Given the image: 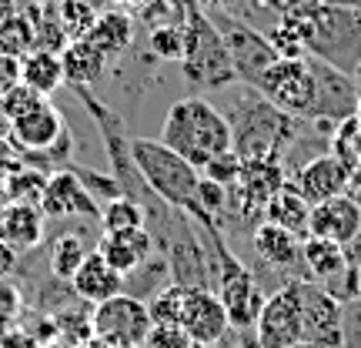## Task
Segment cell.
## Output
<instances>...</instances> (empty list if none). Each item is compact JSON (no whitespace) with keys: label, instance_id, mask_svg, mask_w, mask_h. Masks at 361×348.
<instances>
[{"label":"cell","instance_id":"obj_41","mask_svg":"<svg viewBox=\"0 0 361 348\" xmlns=\"http://www.w3.org/2000/svg\"><path fill=\"white\" fill-rule=\"evenodd\" d=\"M13 268H17V251L7 241H0V278H7Z\"/></svg>","mask_w":361,"mask_h":348},{"label":"cell","instance_id":"obj_36","mask_svg":"<svg viewBox=\"0 0 361 348\" xmlns=\"http://www.w3.org/2000/svg\"><path fill=\"white\" fill-rule=\"evenodd\" d=\"M144 348H194V342L180 328V322H164V325H151V335H147Z\"/></svg>","mask_w":361,"mask_h":348},{"label":"cell","instance_id":"obj_13","mask_svg":"<svg viewBox=\"0 0 361 348\" xmlns=\"http://www.w3.org/2000/svg\"><path fill=\"white\" fill-rule=\"evenodd\" d=\"M180 328L188 332V338L194 345L214 348L224 342V335L231 332V322H228V311H224L214 288H191V292H184Z\"/></svg>","mask_w":361,"mask_h":348},{"label":"cell","instance_id":"obj_31","mask_svg":"<svg viewBox=\"0 0 361 348\" xmlns=\"http://www.w3.org/2000/svg\"><path fill=\"white\" fill-rule=\"evenodd\" d=\"M268 40H271V47H274V54H278V57H308L305 37H301L298 24L288 17V13H284L281 20L268 30Z\"/></svg>","mask_w":361,"mask_h":348},{"label":"cell","instance_id":"obj_20","mask_svg":"<svg viewBox=\"0 0 361 348\" xmlns=\"http://www.w3.org/2000/svg\"><path fill=\"white\" fill-rule=\"evenodd\" d=\"M44 221L40 205L11 201L0 211V241H7L13 251H30L44 241Z\"/></svg>","mask_w":361,"mask_h":348},{"label":"cell","instance_id":"obj_35","mask_svg":"<svg viewBox=\"0 0 361 348\" xmlns=\"http://www.w3.org/2000/svg\"><path fill=\"white\" fill-rule=\"evenodd\" d=\"M241 168H245V161L234 155V151H224V155H218L211 164H207L201 174L211 181H218V184H224V188H234L238 184V178H241Z\"/></svg>","mask_w":361,"mask_h":348},{"label":"cell","instance_id":"obj_16","mask_svg":"<svg viewBox=\"0 0 361 348\" xmlns=\"http://www.w3.org/2000/svg\"><path fill=\"white\" fill-rule=\"evenodd\" d=\"M291 184H295L301 198L308 201L311 208L328 201V198H338V194H348L351 188V168L335 155H318L305 161L301 168L291 174Z\"/></svg>","mask_w":361,"mask_h":348},{"label":"cell","instance_id":"obj_39","mask_svg":"<svg viewBox=\"0 0 361 348\" xmlns=\"http://www.w3.org/2000/svg\"><path fill=\"white\" fill-rule=\"evenodd\" d=\"M20 74H24V61H20V57H11V54H0V97H7V94L24 80Z\"/></svg>","mask_w":361,"mask_h":348},{"label":"cell","instance_id":"obj_7","mask_svg":"<svg viewBox=\"0 0 361 348\" xmlns=\"http://www.w3.org/2000/svg\"><path fill=\"white\" fill-rule=\"evenodd\" d=\"M207 17L214 20L221 40H224V47H228V54H231V64H234V74H238V84L255 88L261 74H264V71L278 61V54H274V47H271L268 34L255 30L251 24L238 20V17H231V13H207Z\"/></svg>","mask_w":361,"mask_h":348},{"label":"cell","instance_id":"obj_25","mask_svg":"<svg viewBox=\"0 0 361 348\" xmlns=\"http://www.w3.org/2000/svg\"><path fill=\"white\" fill-rule=\"evenodd\" d=\"M24 84L27 88H34L37 94H44V97H51L54 90L64 88V64H61V54L54 51H44V47H37V51H30L24 57Z\"/></svg>","mask_w":361,"mask_h":348},{"label":"cell","instance_id":"obj_11","mask_svg":"<svg viewBox=\"0 0 361 348\" xmlns=\"http://www.w3.org/2000/svg\"><path fill=\"white\" fill-rule=\"evenodd\" d=\"M308 234L328 238L348 251L351 268L361 265V201L355 194H338L311 208Z\"/></svg>","mask_w":361,"mask_h":348},{"label":"cell","instance_id":"obj_44","mask_svg":"<svg viewBox=\"0 0 361 348\" xmlns=\"http://www.w3.org/2000/svg\"><path fill=\"white\" fill-rule=\"evenodd\" d=\"M4 138H11V117H7L4 101H0V141H4Z\"/></svg>","mask_w":361,"mask_h":348},{"label":"cell","instance_id":"obj_10","mask_svg":"<svg viewBox=\"0 0 361 348\" xmlns=\"http://www.w3.org/2000/svg\"><path fill=\"white\" fill-rule=\"evenodd\" d=\"M308 67H311V78H314V104H311L308 121L341 124V121L355 117V107L361 101L358 80L351 74H345L341 67L314 57V54H308Z\"/></svg>","mask_w":361,"mask_h":348},{"label":"cell","instance_id":"obj_40","mask_svg":"<svg viewBox=\"0 0 361 348\" xmlns=\"http://www.w3.org/2000/svg\"><path fill=\"white\" fill-rule=\"evenodd\" d=\"M24 168H27L24 151H20L11 138H4V141H0V174H4V178H11V174H17V171H24Z\"/></svg>","mask_w":361,"mask_h":348},{"label":"cell","instance_id":"obj_23","mask_svg":"<svg viewBox=\"0 0 361 348\" xmlns=\"http://www.w3.org/2000/svg\"><path fill=\"white\" fill-rule=\"evenodd\" d=\"M61 64H64V84H71V90H90L107 74V57L94 51L87 40H71L61 51Z\"/></svg>","mask_w":361,"mask_h":348},{"label":"cell","instance_id":"obj_1","mask_svg":"<svg viewBox=\"0 0 361 348\" xmlns=\"http://www.w3.org/2000/svg\"><path fill=\"white\" fill-rule=\"evenodd\" d=\"M231 128V151L241 161H284L288 148L308 128L305 117L284 114L255 88L238 84L228 107L221 111Z\"/></svg>","mask_w":361,"mask_h":348},{"label":"cell","instance_id":"obj_46","mask_svg":"<svg viewBox=\"0 0 361 348\" xmlns=\"http://www.w3.org/2000/svg\"><path fill=\"white\" fill-rule=\"evenodd\" d=\"M7 208V178L0 174V211Z\"/></svg>","mask_w":361,"mask_h":348},{"label":"cell","instance_id":"obj_18","mask_svg":"<svg viewBox=\"0 0 361 348\" xmlns=\"http://www.w3.org/2000/svg\"><path fill=\"white\" fill-rule=\"evenodd\" d=\"M97 251H101V258L114 271H121L124 278L134 275L141 265H147V261L157 255L154 238H151L147 228H137V232H104L101 241H97Z\"/></svg>","mask_w":361,"mask_h":348},{"label":"cell","instance_id":"obj_17","mask_svg":"<svg viewBox=\"0 0 361 348\" xmlns=\"http://www.w3.org/2000/svg\"><path fill=\"white\" fill-rule=\"evenodd\" d=\"M67 134L64 114L51 104V97H44L37 107H30L27 114L11 121V141L24 151H47Z\"/></svg>","mask_w":361,"mask_h":348},{"label":"cell","instance_id":"obj_38","mask_svg":"<svg viewBox=\"0 0 361 348\" xmlns=\"http://www.w3.org/2000/svg\"><path fill=\"white\" fill-rule=\"evenodd\" d=\"M341 322H345V348H361V298L341 305Z\"/></svg>","mask_w":361,"mask_h":348},{"label":"cell","instance_id":"obj_8","mask_svg":"<svg viewBox=\"0 0 361 348\" xmlns=\"http://www.w3.org/2000/svg\"><path fill=\"white\" fill-rule=\"evenodd\" d=\"M298 311H301V345L311 348H345L341 301L318 282H295Z\"/></svg>","mask_w":361,"mask_h":348},{"label":"cell","instance_id":"obj_5","mask_svg":"<svg viewBox=\"0 0 361 348\" xmlns=\"http://www.w3.org/2000/svg\"><path fill=\"white\" fill-rule=\"evenodd\" d=\"M178 67L184 80L197 90H228L238 84L231 54L197 0H184V57Z\"/></svg>","mask_w":361,"mask_h":348},{"label":"cell","instance_id":"obj_37","mask_svg":"<svg viewBox=\"0 0 361 348\" xmlns=\"http://www.w3.org/2000/svg\"><path fill=\"white\" fill-rule=\"evenodd\" d=\"M0 101H4V111H7V117L13 121V117L27 114L30 107H37V104L44 101V94H37L34 88H27L24 80H20V84H17V88L7 94V97H0Z\"/></svg>","mask_w":361,"mask_h":348},{"label":"cell","instance_id":"obj_2","mask_svg":"<svg viewBox=\"0 0 361 348\" xmlns=\"http://www.w3.org/2000/svg\"><path fill=\"white\" fill-rule=\"evenodd\" d=\"M157 141L168 144L174 155H180L197 171H204L218 155L231 151V128L218 111V104L191 94L168 107Z\"/></svg>","mask_w":361,"mask_h":348},{"label":"cell","instance_id":"obj_24","mask_svg":"<svg viewBox=\"0 0 361 348\" xmlns=\"http://www.w3.org/2000/svg\"><path fill=\"white\" fill-rule=\"evenodd\" d=\"M308 218H311V205L301 198V191H298L291 181H284V188L274 194L268 201V208H264V221L281 224L288 232H295L298 238L308 234Z\"/></svg>","mask_w":361,"mask_h":348},{"label":"cell","instance_id":"obj_32","mask_svg":"<svg viewBox=\"0 0 361 348\" xmlns=\"http://www.w3.org/2000/svg\"><path fill=\"white\" fill-rule=\"evenodd\" d=\"M57 11H61V20H64V30L71 40H84L87 30L94 27V20H97V11L87 0H61Z\"/></svg>","mask_w":361,"mask_h":348},{"label":"cell","instance_id":"obj_33","mask_svg":"<svg viewBox=\"0 0 361 348\" xmlns=\"http://www.w3.org/2000/svg\"><path fill=\"white\" fill-rule=\"evenodd\" d=\"M180 305H184V288H180V284H168V288H161V292L147 301L151 322L154 325L180 322Z\"/></svg>","mask_w":361,"mask_h":348},{"label":"cell","instance_id":"obj_22","mask_svg":"<svg viewBox=\"0 0 361 348\" xmlns=\"http://www.w3.org/2000/svg\"><path fill=\"white\" fill-rule=\"evenodd\" d=\"M84 40H87L94 51H101L107 61H117L134 44V20L124 11H104V13H97V20H94V27L87 30Z\"/></svg>","mask_w":361,"mask_h":348},{"label":"cell","instance_id":"obj_29","mask_svg":"<svg viewBox=\"0 0 361 348\" xmlns=\"http://www.w3.org/2000/svg\"><path fill=\"white\" fill-rule=\"evenodd\" d=\"M47 178L51 174H44L37 168H24L11 174L7 178V205L11 201H24V205H40V198H44V188H47Z\"/></svg>","mask_w":361,"mask_h":348},{"label":"cell","instance_id":"obj_45","mask_svg":"<svg viewBox=\"0 0 361 348\" xmlns=\"http://www.w3.org/2000/svg\"><path fill=\"white\" fill-rule=\"evenodd\" d=\"M13 11H17V0H0V24H4Z\"/></svg>","mask_w":361,"mask_h":348},{"label":"cell","instance_id":"obj_19","mask_svg":"<svg viewBox=\"0 0 361 348\" xmlns=\"http://www.w3.org/2000/svg\"><path fill=\"white\" fill-rule=\"evenodd\" d=\"M71 288H74V295H78L80 301L101 305V301H107V298L124 295V275L111 268V265L101 258V251L94 248L87 258L80 261V268L74 271Z\"/></svg>","mask_w":361,"mask_h":348},{"label":"cell","instance_id":"obj_14","mask_svg":"<svg viewBox=\"0 0 361 348\" xmlns=\"http://www.w3.org/2000/svg\"><path fill=\"white\" fill-rule=\"evenodd\" d=\"M255 338H258V348L301 345V311H298L295 282H288L281 292L268 295L258 325H255Z\"/></svg>","mask_w":361,"mask_h":348},{"label":"cell","instance_id":"obj_27","mask_svg":"<svg viewBox=\"0 0 361 348\" xmlns=\"http://www.w3.org/2000/svg\"><path fill=\"white\" fill-rule=\"evenodd\" d=\"M87 255L90 251H87V245H84V234H57L51 251H47V258H51V275L61 278V282H71L74 271L80 268V261L87 258Z\"/></svg>","mask_w":361,"mask_h":348},{"label":"cell","instance_id":"obj_6","mask_svg":"<svg viewBox=\"0 0 361 348\" xmlns=\"http://www.w3.org/2000/svg\"><path fill=\"white\" fill-rule=\"evenodd\" d=\"M151 311L147 301L130 295H114L94 305L90 315V332L104 348H137L151 335Z\"/></svg>","mask_w":361,"mask_h":348},{"label":"cell","instance_id":"obj_21","mask_svg":"<svg viewBox=\"0 0 361 348\" xmlns=\"http://www.w3.org/2000/svg\"><path fill=\"white\" fill-rule=\"evenodd\" d=\"M301 261H305L308 282H318V284H331L335 278H341L351 268L345 248L328 241V238H314V234L301 238Z\"/></svg>","mask_w":361,"mask_h":348},{"label":"cell","instance_id":"obj_47","mask_svg":"<svg viewBox=\"0 0 361 348\" xmlns=\"http://www.w3.org/2000/svg\"><path fill=\"white\" fill-rule=\"evenodd\" d=\"M194 348H204V345H194Z\"/></svg>","mask_w":361,"mask_h":348},{"label":"cell","instance_id":"obj_12","mask_svg":"<svg viewBox=\"0 0 361 348\" xmlns=\"http://www.w3.org/2000/svg\"><path fill=\"white\" fill-rule=\"evenodd\" d=\"M251 251L258 255V268H268V275H274L281 284L298 282V278L308 282L305 261H301V238L295 232L261 221L251 232Z\"/></svg>","mask_w":361,"mask_h":348},{"label":"cell","instance_id":"obj_28","mask_svg":"<svg viewBox=\"0 0 361 348\" xmlns=\"http://www.w3.org/2000/svg\"><path fill=\"white\" fill-rule=\"evenodd\" d=\"M147 228V208L134 198H114L101 208V232H137Z\"/></svg>","mask_w":361,"mask_h":348},{"label":"cell","instance_id":"obj_9","mask_svg":"<svg viewBox=\"0 0 361 348\" xmlns=\"http://www.w3.org/2000/svg\"><path fill=\"white\" fill-rule=\"evenodd\" d=\"M261 97H268L284 114H295L308 121L314 104V78H311L308 57H278L255 84Z\"/></svg>","mask_w":361,"mask_h":348},{"label":"cell","instance_id":"obj_15","mask_svg":"<svg viewBox=\"0 0 361 348\" xmlns=\"http://www.w3.org/2000/svg\"><path fill=\"white\" fill-rule=\"evenodd\" d=\"M40 211H44V218H54V221L87 218L101 224V205L84 188V181L74 174V168L54 171L47 178V188H44V198H40Z\"/></svg>","mask_w":361,"mask_h":348},{"label":"cell","instance_id":"obj_43","mask_svg":"<svg viewBox=\"0 0 361 348\" xmlns=\"http://www.w3.org/2000/svg\"><path fill=\"white\" fill-rule=\"evenodd\" d=\"M201 4V11L207 13H228V7H231L234 0H197Z\"/></svg>","mask_w":361,"mask_h":348},{"label":"cell","instance_id":"obj_34","mask_svg":"<svg viewBox=\"0 0 361 348\" xmlns=\"http://www.w3.org/2000/svg\"><path fill=\"white\" fill-rule=\"evenodd\" d=\"M71 168H74V174H78L80 181H84V188L97 198V205H101V198H104V205H107V201H114V198H121V194H124L114 174H101V171L80 168V164H71Z\"/></svg>","mask_w":361,"mask_h":348},{"label":"cell","instance_id":"obj_4","mask_svg":"<svg viewBox=\"0 0 361 348\" xmlns=\"http://www.w3.org/2000/svg\"><path fill=\"white\" fill-rule=\"evenodd\" d=\"M130 155L134 164L147 181V188L171 205L174 211H184L191 221H211L197 205V184H201V171L188 164L180 155H174L168 144L151 141V138H130Z\"/></svg>","mask_w":361,"mask_h":348},{"label":"cell","instance_id":"obj_26","mask_svg":"<svg viewBox=\"0 0 361 348\" xmlns=\"http://www.w3.org/2000/svg\"><path fill=\"white\" fill-rule=\"evenodd\" d=\"M30 51H37V27L20 7L0 24V54H11L24 61Z\"/></svg>","mask_w":361,"mask_h":348},{"label":"cell","instance_id":"obj_42","mask_svg":"<svg viewBox=\"0 0 361 348\" xmlns=\"http://www.w3.org/2000/svg\"><path fill=\"white\" fill-rule=\"evenodd\" d=\"M13 308H17V292L11 284L0 282V311H13Z\"/></svg>","mask_w":361,"mask_h":348},{"label":"cell","instance_id":"obj_3","mask_svg":"<svg viewBox=\"0 0 361 348\" xmlns=\"http://www.w3.org/2000/svg\"><path fill=\"white\" fill-rule=\"evenodd\" d=\"M288 17L298 24L308 54L341 67L351 78L361 71V7L358 4L291 7Z\"/></svg>","mask_w":361,"mask_h":348},{"label":"cell","instance_id":"obj_30","mask_svg":"<svg viewBox=\"0 0 361 348\" xmlns=\"http://www.w3.org/2000/svg\"><path fill=\"white\" fill-rule=\"evenodd\" d=\"M151 51L157 61H178L184 57V17L180 24H161L151 27Z\"/></svg>","mask_w":361,"mask_h":348}]
</instances>
